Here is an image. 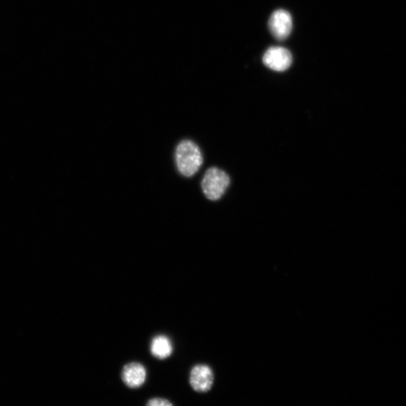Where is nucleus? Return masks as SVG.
<instances>
[{
  "mask_svg": "<svg viewBox=\"0 0 406 406\" xmlns=\"http://www.w3.org/2000/svg\"><path fill=\"white\" fill-rule=\"evenodd\" d=\"M176 166L185 177H192L203 165V158L199 146L192 140L181 141L176 151Z\"/></svg>",
  "mask_w": 406,
  "mask_h": 406,
  "instance_id": "obj_1",
  "label": "nucleus"
},
{
  "mask_svg": "<svg viewBox=\"0 0 406 406\" xmlns=\"http://www.w3.org/2000/svg\"><path fill=\"white\" fill-rule=\"evenodd\" d=\"M230 183V177L225 172L212 167L205 172L201 187L207 199L216 201L225 194Z\"/></svg>",
  "mask_w": 406,
  "mask_h": 406,
  "instance_id": "obj_2",
  "label": "nucleus"
},
{
  "mask_svg": "<svg viewBox=\"0 0 406 406\" xmlns=\"http://www.w3.org/2000/svg\"><path fill=\"white\" fill-rule=\"evenodd\" d=\"M292 62L290 50L282 47H272L266 51L263 57L264 65L276 72L287 71Z\"/></svg>",
  "mask_w": 406,
  "mask_h": 406,
  "instance_id": "obj_3",
  "label": "nucleus"
},
{
  "mask_svg": "<svg viewBox=\"0 0 406 406\" xmlns=\"http://www.w3.org/2000/svg\"><path fill=\"white\" fill-rule=\"evenodd\" d=\"M214 379L212 369L205 365H196L190 371V385L197 393L210 391L213 386Z\"/></svg>",
  "mask_w": 406,
  "mask_h": 406,
  "instance_id": "obj_4",
  "label": "nucleus"
},
{
  "mask_svg": "<svg viewBox=\"0 0 406 406\" xmlns=\"http://www.w3.org/2000/svg\"><path fill=\"white\" fill-rule=\"evenodd\" d=\"M292 28V18L289 12L280 10L273 13L269 21V28L276 39H286L290 36Z\"/></svg>",
  "mask_w": 406,
  "mask_h": 406,
  "instance_id": "obj_5",
  "label": "nucleus"
},
{
  "mask_svg": "<svg viewBox=\"0 0 406 406\" xmlns=\"http://www.w3.org/2000/svg\"><path fill=\"white\" fill-rule=\"evenodd\" d=\"M146 378V369L140 362H129L122 371V382L131 389L141 387L145 383Z\"/></svg>",
  "mask_w": 406,
  "mask_h": 406,
  "instance_id": "obj_6",
  "label": "nucleus"
},
{
  "mask_svg": "<svg viewBox=\"0 0 406 406\" xmlns=\"http://www.w3.org/2000/svg\"><path fill=\"white\" fill-rule=\"evenodd\" d=\"M174 351L172 342L165 335L154 337L151 343L152 356L158 360H165L172 356Z\"/></svg>",
  "mask_w": 406,
  "mask_h": 406,
  "instance_id": "obj_7",
  "label": "nucleus"
},
{
  "mask_svg": "<svg viewBox=\"0 0 406 406\" xmlns=\"http://www.w3.org/2000/svg\"><path fill=\"white\" fill-rule=\"evenodd\" d=\"M145 406H174L169 400L161 397H154L147 402Z\"/></svg>",
  "mask_w": 406,
  "mask_h": 406,
  "instance_id": "obj_8",
  "label": "nucleus"
}]
</instances>
